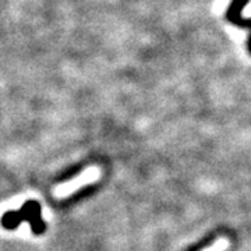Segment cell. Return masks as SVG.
<instances>
[{
  "label": "cell",
  "instance_id": "cell-1",
  "mask_svg": "<svg viewBox=\"0 0 251 251\" xmlns=\"http://www.w3.org/2000/svg\"><path fill=\"white\" fill-rule=\"evenodd\" d=\"M99 176H100V171H99L98 168H97V166H91L90 169L82 172L80 176H77V177L73 179L72 181L57 186L56 190H54V196L59 198L69 197L70 194L75 193V191L80 187H82V186H87V184H90V183L97 181V180L99 179Z\"/></svg>",
  "mask_w": 251,
  "mask_h": 251
},
{
  "label": "cell",
  "instance_id": "cell-2",
  "mask_svg": "<svg viewBox=\"0 0 251 251\" xmlns=\"http://www.w3.org/2000/svg\"><path fill=\"white\" fill-rule=\"evenodd\" d=\"M227 247H229V242L222 237V239L216 240L211 247H208V249H205V250H202V251H225Z\"/></svg>",
  "mask_w": 251,
  "mask_h": 251
}]
</instances>
